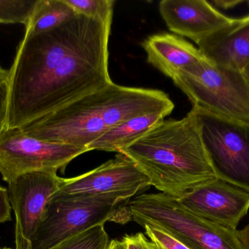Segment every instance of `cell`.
Wrapping results in <instances>:
<instances>
[{"label": "cell", "mask_w": 249, "mask_h": 249, "mask_svg": "<svg viewBox=\"0 0 249 249\" xmlns=\"http://www.w3.org/2000/svg\"><path fill=\"white\" fill-rule=\"evenodd\" d=\"M37 0H0V23H22L29 21Z\"/></svg>", "instance_id": "cell-19"}, {"label": "cell", "mask_w": 249, "mask_h": 249, "mask_svg": "<svg viewBox=\"0 0 249 249\" xmlns=\"http://www.w3.org/2000/svg\"><path fill=\"white\" fill-rule=\"evenodd\" d=\"M108 249H127L125 244L123 240H112L109 243V248Z\"/></svg>", "instance_id": "cell-26"}, {"label": "cell", "mask_w": 249, "mask_h": 249, "mask_svg": "<svg viewBox=\"0 0 249 249\" xmlns=\"http://www.w3.org/2000/svg\"><path fill=\"white\" fill-rule=\"evenodd\" d=\"M120 153L139 166L151 186L176 200L217 178L193 109L181 119H164Z\"/></svg>", "instance_id": "cell-3"}, {"label": "cell", "mask_w": 249, "mask_h": 249, "mask_svg": "<svg viewBox=\"0 0 249 249\" xmlns=\"http://www.w3.org/2000/svg\"><path fill=\"white\" fill-rule=\"evenodd\" d=\"M212 6L219 10V8L222 10H230L234 8L239 4L246 2L244 0H214L209 1Z\"/></svg>", "instance_id": "cell-24"}, {"label": "cell", "mask_w": 249, "mask_h": 249, "mask_svg": "<svg viewBox=\"0 0 249 249\" xmlns=\"http://www.w3.org/2000/svg\"><path fill=\"white\" fill-rule=\"evenodd\" d=\"M174 103L158 89L109 83L20 127L27 135L86 148L124 121L148 113L171 114Z\"/></svg>", "instance_id": "cell-2"}, {"label": "cell", "mask_w": 249, "mask_h": 249, "mask_svg": "<svg viewBox=\"0 0 249 249\" xmlns=\"http://www.w3.org/2000/svg\"><path fill=\"white\" fill-rule=\"evenodd\" d=\"M243 73H244V76L247 77V80H248L249 83V64L247 66V68L244 70V71L243 72Z\"/></svg>", "instance_id": "cell-28"}, {"label": "cell", "mask_w": 249, "mask_h": 249, "mask_svg": "<svg viewBox=\"0 0 249 249\" xmlns=\"http://www.w3.org/2000/svg\"><path fill=\"white\" fill-rule=\"evenodd\" d=\"M128 206L132 220L158 227L190 249H243L237 230L200 217L163 193L139 194Z\"/></svg>", "instance_id": "cell-4"}, {"label": "cell", "mask_w": 249, "mask_h": 249, "mask_svg": "<svg viewBox=\"0 0 249 249\" xmlns=\"http://www.w3.org/2000/svg\"><path fill=\"white\" fill-rule=\"evenodd\" d=\"M246 3H247V6H248V7L249 8V0H248V1H246Z\"/></svg>", "instance_id": "cell-29"}, {"label": "cell", "mask_w": 249, "mask_h": 249, "mask_svg": "<svg viewBox=\"0 0 249 249\" xmlns=\"http://www.w3.org/2000/svg\"><path fill=\"white\" fill-rule=\"evenodd\" d=\"M109 243L105 225H99L65 240L51 249H108Z\"/></svg>", "instance_id": "cell-17"}, {"label": "cell", "mask_w": 249, "mask_h": 249, "mask_svg": "<svg viewBox=\"0 0 249 249\" xmlns=\"http://www.w3.org/2000/svg\"><path fill=\"white\" fill-rule=\"evenodd\" d=\"M86 148L51 143L30 137L20 128L0 132V173L8 184L19 175L39 171L64 170Z\"/></svg>", "instance_id": "cell-8"}, {"label": "cell", "mask_w": 249, "mask_h": 249, "mask_svg": "<svg viewBox=\"0 0 249 249\" xmlns=\"http://www.w3.org/2000/svg\"><path fill=\"white\" fill-rule=\"evenodd\" d=\"M169 115L164 111H156L133 117L101 136L89 145L88 150L120 153L121 151L139 140Z\"/></svg>", "instance_id": "cell-15"}, {"label": "cell", "mask_w": 249, "mask_h": 249, "mask_svg": "<svg viewBox=\"0 0 249 249\" xmlns=\"http://www.w3.org/2000/svg\"><path fill=\"white\" fill-rule=\"evenodd\" d=\"M122 240L127 249H162L142 232L125 235Z\"/></svg>", "instance_id": "cell-21"}, {"label": "cell", "mask_w": 249, "mask_h": 249, "mask_svg": "<svg viewBox=\"0 0 249 249\" xmlns=\"http://www.w3.org/2000/svg\"><path fill=\"white\" fill-rule=\"evenodd\" d=\"M197 45L209 62L243 73L249 64V15L234 19Z\"/></svg>", "instance_id": "cell-13"}, {"label": "cell", "mask_w": 249, "mask_h": 249, "mask_svg": "<svg viewBox=\"0 0 249 249\" xmlns=\"http://www.w3.org/2000/svg\"><path fill=\"white\" fill-rule=\"evenodd\" d=\"M63 178L57 171H39L19 175L8 183L9 197L16 218L15 249H32L51 197Z\"/></svg>", "instance_id": "cell-9"}, {"label": "cell", "mask_w": 249, "mask_h": 249, "mask_svg": "<svg viewBox=\"0 0 249 249\" xmlns=\"http://www.w3.org/2000/svg\"><path fill=\"white\" fill-rule=\"evenodd\" d=\"M216 177L249 191V121L193 107Z\"/></svg>", "instance_id": "cell-7"}, {"label": "cell", "mask_w": 249, "mask_h": 249, "mask_svg": "<svg viewBox=\"0 0 249 249\" xmlns=\"http://www.w3.org/2000/svg\"><path fill=\"white\" fill-rule=\"evenodd\" d=\"M238 238L243 249H249V223L244 229L238 230Z\"/></svg>", "instance_id": "cell-25"}, {"label": "cell", "mask_w": 249, "mask_h": 249, "mask_svg": "<svg viewBox=\"0 0 249 249\" xmlns=\"http://www.w3.org/2000/svg\"><path fill=\"white\" fill-rule=\"evenodd\" d=\"M8 71L0 66V81H8Z\"/></svg>", "instance_id": "cell-27"}, {"label": "cell", "mask_w": 249, "mask_h": 249, "mask_svg": "<svg viewBox=\"0 0 249 249\" xmlns=\"http://www.w3.org/2000/svg\"><path fill=\"white\" fill-rule=\"evenodd\" d=\"M159 11L170 31L196 44L234 20L206 0H162Z\"/></svg>", "instance_id": "cell-12"}, {"label": "cell", "mask_w": 249, "mask_h": 249, "mask_svg": "<svg viewBox=\"0 0 249 249\" xmlns=\"http://www.w3.org/2000/svg\"><path fill=\"white\" fill-rule=\"evenodd\" d=\"M11 211L8 190L0 186V224L11 220Z\"/></svg>", "instance_id": "cell-23"}, {"label": "cell", "mask_w": 249, "mask_h": 249, "mask_svg": "<svg viewBox=\"0 0 249 249\" xmlns=\"http://www.w3.org/2000/svg\"><path fill=\"white\" fill-rule=\"evenodd\" d=\"M172 80L193 107L249 121V83L242 72L219 67L206 59L183 70Z\"/></svg>", "instance_id": "cell-6"}, {"label": "cell", "mask_w": 249, "mask_h": 249, "mask_svg": "<svg viewBox=\"0 0 249 249\" xmlns=\"http://www.w3.org/2000/svg\"><path fill=\"white\" fill-rule=\"evenodd\" d=\"M10 249V248H3V249Z\"/></svg>", "instance_id": "cell-30"}, {"label": "cell", "mask_w": 249, "mask_h": 249, "mask_svg": "<svg viewBox=\"0 0 249 249\" xmlns=\"http://www.w3.org/2000/svg\"><path fill=\"white\" fill-rule=\"evenodd\" d=\"M65 0H37L26 23L24 37L52 30L76 16Z\"/></svg>", "instance_id": "cell-16"}, {"label": "cell", "mask_w": 249, "mask_h": 249, "mask_svg": "<svg viewBox=\"0 0 249 249\" xmlns=\"http://www.w3.org/2000/svg\"><path fill=\"white\" fill-rule=\"evenodd\" d=\"M146 236L162 249H190L161 228L150 224H142Z\"/></svg>", "instance_id": "cell-20"}, {"label": "cell", "mask_w": 249, "mask_h": 249, "mask_svg": "<svg viewBox=\"0 0 249 249\" xmlns=\"http://www.w3.org/2000/svg\"><path fill=\"white\" fill-rule=\"evenodd\" d=\"M129 201L112 194L53 196L34 237L32 249H51L107 222L124 225L132 220Z\"/></svg>", "instance_id": "cell-5"}, {"label": "cell", "mask_w": 249, "mask_h": 249, "mask_svg": "<svg viewBox=\"0 0 249 249\" xmlns=\"http://www.w3.org/2000/svg\"><path fill=\"white\" fill-rule=\"evenodd\" d=\"M150 186L148 177L132 159L118 153L114 159L83 175L63 178L59 189L53 196L112 194L130 200Z\"/></svg>", "instance_id": "cell-10"}, {"label": "cell", "mask_w": 249, "mask_h": 249, "mask_svg": "<svg viewBox=\"0 0 249 249\" xmlns=\"http://www.w3.org/2000/svg\"><path fill=\"white\" fill-rule=\"evenodd\" d=\"M8 98V81H0V132L7 124Z\"/></svg>", "instance_id": "cell-22"}, {"label": "cell", "mask_w": 249, "mask_h": 249, "mask_svg": "<svg viewBox=\"0 0 249 249\" xmlns=\"http://www.w3.org/2000/svg\"><path fill=\"white\" fill-rule=\"evenodd\" d=\"M178 201L195 214L237 230L249 210V191L219 178L186 193Z\"/></svg>", "instance_id": "cell-11"}, {"label": "cell", "mask_w": 249, "mask_h": 249, "mask_svg": "<svg viewBox=\"0 0 249 249\" xmlns=\"http://www.w3.org/2000/svg\"><path fill=\"white\" fill-rule=\"evenodd\" d=\"M77 15L101 21H112L114 0H65Z\"/></svg>", "instance_id": "cell-18"}, {"label": "cell", "mask_w": 249, "mask_h": 249, "mask_svg": "<svg viewBox=\"0 0 249 249\" xmlns=\"http://www.w3.org/2000/svg\"><path fill=\"white\" fill-rule=\"evenodd\" d=\"M112 23L76 15L52 30L24 37L8 71L6 128H20L112 83Z\"/></svg>", "instance_id": "cell-1"}, {"label": "cell", "mask_w": 249, "mask_h": 249, "mask_svg": "<svg viewBox=\"0 0 249 249\" xmlns=\"http://www.w3.org/2000/svg\"><path fill=\"white\" fill-rule=\"evenodd\" d=\"M142 47L148 63L172 80L183 70L206 59L193 44L167 32L148 37Z\"/></svg>", "instance_id": "cell-14"}]
</instances>
